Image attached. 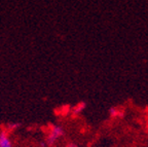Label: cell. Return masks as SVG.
<instances>
[{
	"label": "cell",
	"instance_id": "cell-3",
	"mask_svg": "<svg viewBox=\"0 0 148 147\" xmlns=\"http://www.w3.org/2000/svg\"><path fill=\"white\" fill-rule=\"evenodd\" d=\"M108 112H109V115H110L111 117H116V116L123 117V112H121V111H120L117 107H115V106L110 107L109 110H108Z\"/></svg>",
	"mask_w": 148,
	"mask_h": 147
},
{
	"label": "cell",
	"instance_id": "cell-2",
	"mask_svg": "<svg viewBox=\"0 0 148 147\" xmlns=\"http://www.w3.org/2000/svg\"><path fill=\"white\" fill-rule=\"evenodd\" d=\"M0 147H12L8 134L5 131L0 132Z\"/></svg>",
	"mask_w": 148,
	"mask_h": 147
},
{
	"label": "cell",
	"instance_id": "cell-1",
	"mask_svg": "<svg viewBox=\"0 0 148 147\" xmlns=\"http://www.w3.org/2000/svg\"><path fill=\"white\" fill-rule=\"evenodd\" d=\"M64 135V130L61 126H53L51 132L47 135V138H46V143L49 145H53L56 141L58 140L60 137Z\"/></svg>",
	"mask_w": 148,
	"mask_h": 147
},
{
	"label": "cell",
	"instance_id": "cell-4",
	"mask_svg": "<svg viewBox=\"0 0 148 147\" xmlns=\"http://www.w3.org/2000/svg\"><path fill=\"white\" fill-rule=\"evenodd\" d=\"M86 107V104L84 102H80L79 104H77L75 107L73 108V113L74 114H79V113L82 112Z\"/></svg>",
	"mask_w": 148,
	"mask_h": 147
},
{
	"label": "cell",
	"instance_id": "cell-5",
	"mask_svg": "<svg viewBox=\"0 0 148 147\" xmlns=\"http://www.w3.org/2000/svg\"><path fill=\"white\" fill-rule=\"evenodd\" d=\"M67 147H78V145L75 144V143H69V144L67 145Z\"/></svg>",
	"mask_w": 148,
	"mask_h": 147
}]
</instances>
